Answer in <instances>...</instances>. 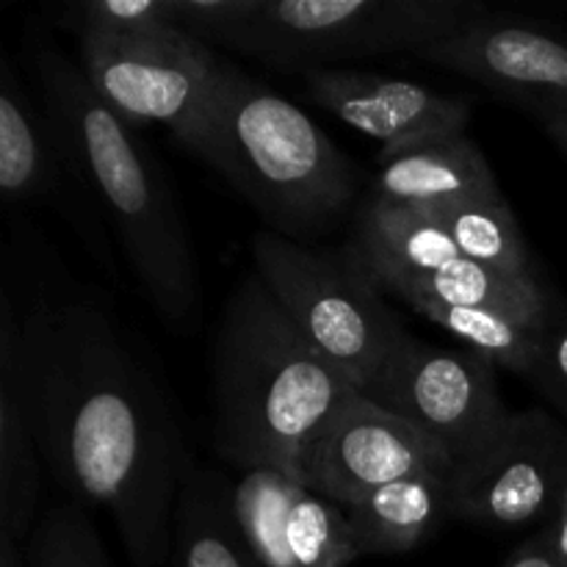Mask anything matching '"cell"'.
<instances>
[{
  "instance_id": "obj_1",
  "label": "cell",
  "mask_w": 567,
  "mask_h": 567,
  "mask_svg": "<svg viewBox=\"0 0 567 567\" xmlns=\"http://www.w3.org/2000/svg\"><path fill=\"white\" fill-rule=\"evenodd\" d=\"M25 299L0 288V369L17 377L44 465L66 496L103 507L136 567L169 563L197 465L153 371L83 286L37 266Z\"/></svg>"
},
{
  "instance_id": "obj_2",
  "label": "cell",
  "mask_w": 567,
  "mask_h": 567,
  "mask_svg": "<svg viewBox=\"0 0 567 567\" xmlns=\"http://www.w3.org/2000/svg\"><path fill=\"white\" fill-rule=\"evenodd\" d=\"M33 72L44 109L64 133L147 305L166 330L192 336L203 321V280L181 199L158 155L55 48L39 44Z\"/></svg>"
},
{
  "instance_id": "obj_3",
  "label": "cell",
  "mask_w": 567,
  "mask_h": 567,
  "mask_svg": "<svg viewBox=\"0 0 567 567\" xmlns=\"http://www.w3.org/2000/svg\"><path fill=\"white\" fill-rule=\"evenodd\" d=\"M354 393L258 275L238 282L214 338V446L227 463L299 480L305 446Z\"/></svg>"
},
{
  "instance_id": "obj_4",
  "label": "cell",
  "mask_w": 567,
  "mask_h": 567,
  "mask_svg": "<svg viewBox=\"0 0 567 567\" xmlns=\"http://www.w3.org/2000/svg\"><path fill=\"white\" fill-rule=\"evenodd\" d=\"M269 225L293 238L336 225L354 203V169L291 100L221 64L203 158Z\"/></svg>"
},
{
  "instance_id": "obj_5",
  "label": "cell",
  "mask_w": 567,
  "mask_h": 567,
  "mask_svg": "<svg viewBox=\"0 0 567 567\" xmlns=\"http://www.w3.org/2000/svg\"><path fill=\"white\" fill-rule=\"evenodd\" d=\"M468 0H247L219 48L271 70H324L349 59L415 50L482 14Z\"/></svg>"
},
{
  "instance_id": "obj_6",
  "label": "cell",
  "mask_w": 567,
  "mask_h": 567,
  "mask_svg": "<svg viewBox=\"0 0 567 567\" xmlns=\"http://www.w3.org/2000/svg\"><path fill=\"white\" fill-rule=\"evenodd\" d=\"M252 258L255 275L282 313L358 391L408 336L349 244L316 249L260 230L252 238Z\"/></svg>"
},
{
  "instance_id": "obj_7",
  "label": "cell",
  "mask_w": 567,
  "mask_h": 567,
  "mask_svg": "<svg viewBox=\"0 0 567 567\" xmlns=\"http://www.w3.org/2000/svg\"><path fill=\"white\" fill-rule=\"evenodd\" d=\"M221 64L192 37H78V66L97 97L136 127L164 125L194 158H203L208 142Z\"/></svg>"
},
{
  "instance_id": "obj_8",
  "label": "cell",
  "mask_w": 567,
  "mask_h": 567,
  "mask_svg": "<svg viewBox=\"0 0 567 567\" xmlns=\"http://www.w3.org/2000/svg\"><path fill=\"white\" fill-rule=\"evenodd\" d=\"M360 393L435 437L457 468L485 454L513 421L498 393L496 365L410 332Z\"/></svg>"
},
{
  "instance_id": "obj_9",
  "label": "cell",
  "mask_w": 567,
  "mask_h": 567,
  "mask_svg": "<svg viewBox=\"0 0 567 567\" xmlns=\"http://www.w3.org/2000/svg\"><path fill=\"white\" fill-rule=\"evenodd\" d=\"M0 197L9 214L31 205L50 208L72 227L83 247L114 266L103 214L94 203L66 138L44 103L20 81L0 50Z\"/></svg>"
},
{
  "instance_id": "obj_10",
  "label": "cell",
  "mask_w": 567,
  "mask_h": 567,
  "mask_svg": "<svg viewBox=\"0 0 567 567\" xmlns=\"http://www.w3.org/2000/svg\"><path fill=\"white\" fill-rule=\"evenodd\" d=\"M454 457L435 437L358 391L305 446L299 480L349 507L408 476L454 474Z\"/></svg>"
},
{
  "instance_id": "obj_11",
  "label": "cell",
  "mask_w": 567,
  "mask_h": 567,
  "mask_svg": "<svg viewBox=\"0 0 567 567\" xmlns=\"http://www.w3.org/2000/svg\"><path fill=\"white\" fill-rule=\"evenodd\" d=\"M454 520L493 532L554 518L567 491V426L543 410L513 413L504 435L454 468Z\"/></svg>"
},
{
  "instance_id": "obj_12",
  "label": "cell",
  "mask_w": 567,
  "mask_h": 567,
  "mask_svg": "<svg viewBox=\"0 0 567 567\" xmlns=\"http://www.w3.org/2000/svg\"><path fill=\"white\" fill-rule=\"evenodd\" d=\"M415 55L524 105L537 122L567 116V37L543 22L482 11Z\"/></svg>"
},
{
  "instance_id": "obj_13",
  "label": "cell",
  "mask_w": 567,
  "mask_h": 567,
  "mask_svg": "<svg viewBox=\"0 0 567 567\" xmlns=\"http://www.w3.org/2000/svg\"><path fill=\"white\" fill-rule=\"evenodd\" d=\"M305 86L319 109L380 142V150L463 136L471 122V100L404 78L324 66L305 72Z\"/></svg>"
},
{
  "instance_id": "obj_14",
  "label": "cell",
  "mask_w": 567,
  "mask_h": 567,
  "mask_svg": "<svg viewBox=\"0 0 567 567\" xmlns=\"http://www.w3.org/2000/svg\"><path fill=\"white\" fill-rule=\"evenodd\" d=\"M371 197L404 208L443 214L474 199L502 197L487 155L468 136L380 150Z\"/></svg>"
},
{
  "instance_id": "obj_15",
  "label": "cell",
  "mask_w": 567,
  "mask_h": 567,
  "mask_svg": "<svg viewBox=\"0 0 567 567\" xmlns=\"http://www.w3.org/2000/svg\"><path fill=\"white\" fill-rule=\"evenodd\" d=\"M454 474H415L349 504L358 557H393L424 546L454 520Z\"/></svg>"
},
{
  "instance_id": "obj_16",
  "label": "cell",
  "mask_w": 567,
  "mask_h": 567,
  "mask_svg": "<svg viewBox=\"0 0 567 567\" xmlns=\"http://www.w3.org/2000/svg\"><path fill=\"white\" fill-rule=\"evenodd\" d=\"M349 247L371 277L432 275L463 258L437 216L377 197L360 205Z\"/></svg>"
},
{
  "instance_id": "obj_17",
  "label": "cell",
  "mask_w": 567,
  "mask_h": 567,
  "mask_svg": "<svg viewBox=\"0 0 567 567\" xmlns=\"http://www.w3.org/2000/svg\"><path fill=\"white\" fill-rule=\"evenodd\" d=\"M377 288L396 297L408 308L413 305H449V308H502L513 313L546 319L554 299L540 280H509L468 258L449 264L446 269L419 277H374Z\"/></svg>"
},
{
  "instance_id": "obj_18",
  "label": "cell",
  "mask_w": 567,
  "mask_h": 567,
  "mask_svg": "<svg viewBox=\"0 0 567 567\" xmlns=\"http://www.w3.org/2000/svg\"><path fill=\"white\" fill-rule=\"evenodd\" d=\"M44 460L22 391L0 369V535L25 546L42 509Z\"/></svg>"
},
{
  "instance_id": "obj_19",
  "label": "cell",
  "mask_w": 567,
  "mask_h": 567,
  "mask_svg": "<svg viewBox=\"0 0 567 567\" xmlns=\"http://www.w3.org/2000/svg\"><path fill=\"white\" fill-rule=\"evenodd\" d=\"M169 567H264L233 520L230 491L197 468L177 504Z\"/></svg>"
},
{
  "instance_id": "obj_20",
  "label": "cell",
  "mask_w": 567,
  "mask_h": 567,
  "mask_svg": "<svg viewBox=\"0 0 567 567\" xmlns=\"http://www.w3.org/2000/svg\"><path fill=\"white\" fill-rule=\"evenodd\" d=\"M413 313L443 327L465 343V349L487 363L507 369L518 377H529L537 341L546 319L513 313L502 308H449V305H413ZM551 313V310H548Z\"/></svg>"
},
{
  "instance_id": "obj_21",
  "label": "cell",
  "mask_w": 567,
  "mask_h": 567,
  "mask_svg": "<svg viewBox=\"0 0 567 567\" xmlns=\"http://www.w3.org/2000/svg\"><path fill=\"white\" fill-rule=\"evenodd\" d=\"M446 227L460 255L509 280H535L537 271L532 264L529 244L520 233L515 210L502 197L474 199L457 208L435 214Z\"/></svg>"
},
{
  "instance_id": "obj_22",
  "label": "cell",
  "mask_w": 567,
  "mask_h": 567,
  "mask_svg": "<svg viewBox=\"0 0 567 567\" xmlns=\"http://www.w3.org/2000/svg\"><path fill=\"white\" fill-rule=\"evenodd\" d=\"M305 487L286 471H244L230 491V513L244 543L264 567H288L286 518L293 496Z\"/></svg>"
},
{
  "instance_id": "obj_23",
  "label": "cell",
  "mask_w": 567,
  "mask_h": 567,
  "mask_svg": "<svg viewBox=\"0 0 567 567\" xmlns=\"http://www.w3.org/2000/svg\"><path fill=\"white\" fill-rule=\"evenodd\" d=\"M288 567H349L358 557L343 504L299 487L286 518Z\"/></svg>"
},
{
  "instance_id": "obj_24",
  "label": "cell",
  "mask_w": 567,
  "mask_h": 567,
  "mask_svg": "<svg viewBox=\"0 0 567 567\" xmlns=\"http://www.w3.org/2000/svg\"><path fill=\"white\" fill-rule=\"evenodd\" d=\"M28 567H114L83 504L55 502L39 515L25 543Z\"/></svg>"
},
{
  "instance_id": "obj_25",
  "label": "cell",
  "mask_w": 567,
  "mask_h": 567,
  "mask_svg": "<svg viewBox=\"0 0 567 567\" xmlns=\"http://www.w3.org/2000/svg\"><path fill=\"white\" fill-rule=\"evenodd\" d=\"M61 25L81 33L177 39L188 37L177 22L175 0H83L61 14Z\"/></svg>"
},
{
  "instance_id": "obj_26",
  "label": "cell",
  "mask_w": 567,
  "mask_h": 567,
  "mask_svg": "<svg viewBox=\"0 0 567 567\" xmlns=\"http://www.w3.org/2000/svg\"><path fill=\"white\" fill-rule=\"evenodd\" d=\"M526 382L567 415V305L554 299Z\"/></svg>"
},
{
  "instance_id": "obj_27",
  "label": "cell",
  "mask_w": 567,
  "mask_h": 567,
  "mask_svg": "<svg viewBox=\"0 0 567 567\" xmlns=\"http://www.w3.org/2000/svg\"><path fill=\"white\" fill-rule=\"evenodd\" d=\"M502 567H559L554 554L548 551V543L543 537V532L537 529L535 535H529L526 540H520L518 546L509 551V557L504 559Z\"/></svg>"
},
{
  "instance_id": "obj_28",
  "label": "cell",
  "mask_w": 567,
  "mask_h": 567,
  "mask_svg": "<svg viewBox=\"0 0 567 567\" xmlns=\"http://www.w3.org/2000/svg\"><path fill=\"white\" fill-rule=\"evenodd\" d=\"M540 532H543V537H546L548 551L554 554L557 565L567 567V491H565L563 502H559L557 513H554V518L548 520L546 526H540Z\"/></svg>"
},
{
  "instance_id": "obj_29",
  "label": "cell",
  "mask_w": 567,
  "mask_h": 567,
  "mask_svg": "<svg viewBox=\"0 0 567 567\" xmlns=\"http://www.w3.org/2000/svg\"><path fill=\"white\" fill-rule=\"evenodd\" d=\"M25 554H22L20 543H14L11 537L0 535V567H25Z\"/></svg>"
},
{
  "instance_id": "obj_30",
  "label": "cell",
  "mask_w": 567,
  "mask_h": 567,
  "mask_svg": "<svg viewBox=\"0 0 567 567\" xmlns=\"http://www.w3.org/2000/svg\"><path fill=\"white\" fill-rule=\"evenodd\" d=\"M540 127L548 133L554 144L567 155V116H548V120H540Z\"/></svg>"
}]
</instances>
